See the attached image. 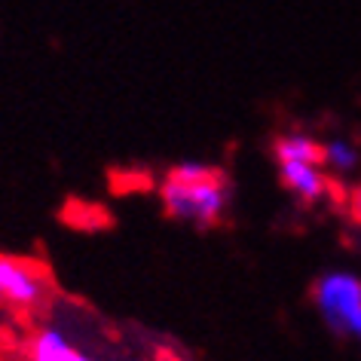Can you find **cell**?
Segmentation results:
<instances>
[{"mask_svg":"<svg viewBox=\"0 0 361 361\" xmlns=\"http://www.w3.org/2000/svg\"><path fill=\"white\" fill-rule=\"evenodd\" d=\"M312 306L334 337L352 340L361 355V276L328 269L312 282Z\"/></svg>","mask_w":361,"mask_h":361,"instance_id":"obj_3","label":"cell"},{"mask_svg":"<svg viewBox=\"0 0 361 361\" xmlns=\"http://www.w3.org/2000/svg\"><path fill=\"white\" fill-rule=\"evenodd\" d=\"M28 361H98L89 352H83L74 343V337L59 328V324H43L28 337V349H25Z\"/></svg>","mask_w":361,"mask_h":361,"instance_id":"obj_5","label":"cell"},{"mask_svg":"<svg viewBox=\"0 0 361 361\" xmlns=\"http://www.w3.org/2000/svg\"><path fill=\"white\" fill-rule=\"evenodd\" d=\"M49 276L40 264L0 251V303L19 312H34L49 300Z\"/></svg>","mask_w":361,"mask_h":361,"instance_id":"obj_4","label":"cell"},{"mask_svg":"<svg viewBox=\"0 0 361 361\" xmlns=\"http://www.w3.org/2000/svg\"><path fill=\"white\" fill-rule=\"evenodd\" d=\"M276 175L288 196L300 205H315L331 193V175L322 162V141L306 129H288L273 141Z\"/></svg>","mask_w":361,"mask_h":361,"instance_id":"obj_2","label":"cell"},{"mask_svg":"<svg viewBox=\"0 0 361 361\" xmlns=\"http://www.w3.org/2000/svg\"><path fill=\"white\" fill-rule=\"evenodd\" d=\"M322 162L331 178H352L361 166V150L352 138L334 135V138L322 141Z\"/></svg>","mask_w":361,"mask_h":361,"instance_id":"obj_6","label":"cell"},{"mask_svg":"<svg viewBox=\"0 0 361 361\" xmlns=\"http://www.w3.org/2000/svg\"><path fill=\"white\" fill-rule=\"evenodd\" d=\"M346 205H349V214H352V221H355L358 227H361V180H358V184H355V187H352V190H349V200H346Z\"/></svg>","mask_w":361,"mask_h":361,"instance_id":"obj_7","label":"cell"},{"mask_svg":"<svg viewBox=\"0 0 361 361\" xmlns=\"http://www.w3.org/2000/svg\"><path fill=\"white\" fill-rule=\"evenodd\" d=\"M159 202L169 218L190 227H214L227 218L233 187L227 175L202 159L178 162L159 180Z\"/></svg>","mask_w":361,"mask_h":361,"instance_id":"obj_1","label":"cell"}]
</instances>
